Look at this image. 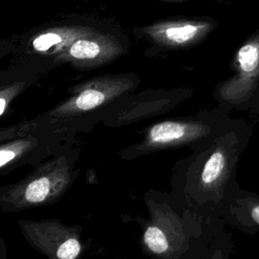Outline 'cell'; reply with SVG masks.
<instances>
[{"label": "cell", "instance_id": "1", "mask_svg": "<svg viewBox=\"0 0 259 259\" xmlns=\"http://www.w3.org/2000/svg\"><path fill=\"white\" fill-rule=\"evenodd\" d=\"M143 199L148 218L136 221L141 249L151 259H200L221 232L219 218L200 214L172 190L150 189Z\"/></svg>", "mask_w": 259, "mask_h": 259}, {"label": "cell", "instance_id": "2", "mask_svg": "<svg viewBox=\"0 0 259 259\" xmlns=\"http://www.w3.org/2000/svg\"><path fill=\"white\" fill-rule=\"evenodd\" d=\"M239 142L235 125L229 123L208 142L190 149L172 168L171 190L200 214L220 219L233 198Z\"/></svg>", "mask_w": 259, "mask_h": 259}, {"label": "cell", "instance_id": "3", "mask_svg": "<svg viewBox=\"0 0 259 259\" xmlns=\"http://www.w3.org/2000/svg\"><path fill=\"white\" fill-rule=\"evenodd\" d=\"M140 84V77L133 72L93 77L69 87V96L44 114L68 142L76 144L79 134H87L101 123L108 106L133 93Z\"/></svg>", "mask_w": 259, "mask_h": 259}, {"label": "cell", "instance_id": "4", "mask_svg": "<svg viewBox=\"0 0 259 259\" xmlns=\"http://www.w3.org/2000/svg\"><path fill=\"white\" fill-rule=\"evenodd\" d=\"M80 153L75 144H65L54 156L33 167L25 177L1 186V211L18 212L59 201L80 175Z\"/></svg>", "mask_w": 259, "mask_h": 259}, {"label": "cell", "instance_id": "5", "mask_svg": "<svg viewBox=\"0 0 259 259\" xmlns=\"http://www.w3.org/2000/svg\"><path fill=\"white\" fill-rule=\"evenodd\" d=\"M229 123L225 109L221 107L159 120L144 127L140 132L141 139L121 148L118 157L131 161L166 150L185 147L190 150L214 138Z\"/></svg>", "mask_w": 259, "mask_h": 259}, {"label": "cell", "instance_id": "6", "mask_svg": "<svg viewBox=\"0 0 259 259\" xmlns=\"http://www.w3.org/2000/svg\"><path fill=\"white\" fill-rule=\"evenodd\" d=\"M68 143L70 142L65 135L58 131L44 113L1 126L0 173L6 175L25 165L35 167L54 156Z\"/></svg>", "mask_w": 259, "mask_h": 259}, {"label": "cell", "instance_id": "7", "mask_svg": "<svg viewBox=\"0 0 259 259\" xmlns=\"http://www.w3.org/2000/svg\"><path fill=\"white\" fill-rule=\"evenodd\" d=\"M231 68L234 74L213 91L220 107L245 108L259 101V28L238 48Z\"/></svg>", "mask_w": 259, "mask_h": 259}, {"label": "cell", "instance_id": "8", "mask_svg": "<svg viewBox=\"0 0 259 259\" xmlns=\"http://www.w3.org/2000/svg\"><path fill=\"white\" fill-rule=\"evenodd\" d=\"M16 223L25 242L48 259H81L89 248L90 241L84 240L79 225L59 219H19Z\"/></svg>", "mask_w": 259, "mask_h": 259}, {"label": "cell", "instance_id": "9", "mask_svg": "<svg viewBox=\"0 0 259 259\" xmlns=\"http://www.w3.org/2000/svg\"><path fill=\"white\" fill-rule=\"evenodd\" d=\"M192 94L193 90L187 87L148 89L130 93L108 106L101 123L117 127L165 114L190 98Z\"/></svg>", "mask_w": 259, "mask_h": 259}, {"label": "cell", "instance_id": "10", "mask_svg": "<svg viewBox=\"0 0 259 259\" xmlns=\"http://www.w3.org/2000/svg\"><path fill=\"white\" fill-rule=\"evenodd\" d=\"M212 18H178L158 20L136 27L135 33L159 48L171 51L188 50L202 42L218 26Z\"/></svg>", "mask_w": 259, "mask_h": 259}, {"label": "cell", "instance_id": "11", "mask_svg": "<svg viewBox=\"0 0 259 259\" xmlns=\"http://www.w3.org/2000/svg\"><path fill=\"white\" fill-rule=\"evenodd\" d=\"M126 52L127 47L115 34L98 29L76 39L66 50L53 57V63L68 64L78 70H91L117 60Z\"/></svg>", "mask_w": 259, "mask_h": 259}, {"label": "cell", "instance_id": "12", "mask_svg": "<svg viewBox=\"0 0 259 259\" xmlns=\"http://www.w3.org/2000/svg\"><path fill=\"white\" fill-rule=\"evenodd\" d=\"M99 28L80 23L57 24L29 34L23 41V52L55 57L79 37L94 33Z\"/></svg>", "mask_w": 259, "mask_h": 259}, {"label": "cell", "instance_id": "13", "mask_svg": "<svg viewBox=\"0 0 259 259\" xmlns=\"http://www.w3.org/2000/svg\"><path fill=\"white\" fill-rule=\"evenodd\" d=\"M30 84L25 80H15L2 84L0 87V116L6 117L10 112L12 101Z\"/></svg>", "mask_w": 259, "mask_h": 259}, {"label": "cell", "instance_id": "14", "mask_svg": "<svg viewBox=\"0 0 259 259\" xmlns=\"http://www.w3.org/2000/svg\"><path fill=\"white\" fill-rule=\"evenodd\" d=\"M230 253L229 239L226 234L220 232L200 259H228Z\"/></svg>", "mask_w": 259, "mask_h": 259}, {"label": "cell", "instance_id": "15", "mask_svg": "<svg viewBox=\"0 0 259 259\" xmlns=\"http://www.w3.org/2000/svg\"><path fill=\"white\" fill-rule=\"evenodd\" d=\"M233 201H235V200H233ZM235 202H237V201H235ZM237 203H239V202H237ZM239 204H241V203H239ZM244 206H246L248 208V214H249L250 219L254 222V224L259 226V202H251L250 201Z\"/></svg>", "mask_w": 259, "mask_h": 259}, {"label": "cell", "instance_id": "16", "mask_svg": "<svg viewBox=\"0 0 259 259\" xmlns=\"http://www.w3.org/2000/svg\"><path fill=\"white\" fill-rule=\"evenodd\" d=\"M1 243V248H0V259H6V249H5V244L3 240H0Z\"/></svg>", "mask_w": 259, "mask_h": 259}, {"label": "cell", "instance_id": "17", "mask_svg": "<svg viewBox=\"0 0 259 259\" xmlns=\"http://www.w3.org/2000/svg\"><path fill=\"white\" fill-rule=\"evenodd\" d=\"M158 1H168V2H182V1H189V0H158Z\"/></svg>", "mask_w": 259, "mask_h": 259}]
</instances>
